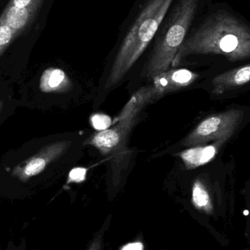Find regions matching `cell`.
Returning <instances> with one entry per match:
<instances>
[{"label": "cell", "mask_w": 250, "mask_h": 250, "mask_svg": "<svg viewBox=\"0 0 250 250\" xmlns=\"http://www.w3.org/2000/svg\"><path fill=\"white\" fill-rule=\"evenodd\" d=\"M195 54H218L230 61L250 57L249 26L231 13L218 12L207 18L179 48L172 67Z\"/></svg>", "instance_id": "obj_1"}, {"label": "cell", "mask_w": 250, "mask_h": 250, "mask_svg": "<svg viewBox=\"0 0 250 250\" xmlns=\"http://www.w3.org/2000/svg\"><path fill=\"white\" fill-rule=\"evenodd\" d=\"M173 0H147L125 37L106 83L107 89L115 86L133 67L159 29Z\"/></svg>", "instance_id": "obj_2"}, {"label": "cell", "mask_w": 250, "mask_h": 250, "mask_svg": "<svg viewBox=\"0 0 250 250\" xmlns=\"http://www.w3.org/2000/svg\"><path fill=\"white\" fill-rule=\"evenodd\" d=\"M199 0H178L159 35L147 65L148 79L171 67L181 45L186 39L198 10Z\"/></svg>", "instance_id": "obj_3"}, {"label": "cell", "mask_w": 250, "mask_h": 250, "mask_svg": "<svg viewBox=\"0 0 250 250\" xmlns=\"http://www.w3.org/2000/svg\"><path fill=\"white\" fill-rule=\"evenodd\" d=\"M243 116L244 111L237 108L210 116L189 134L183 141V145L194 147L213 141L226 142L239 127Z\"/></svg>", "instance_id": "obj_4"}, {"label": "cell", "mask_w": 250, "mask_h": 250, "mask_svg": "<svg viewBox=\"0 0 250 250\" xmlns=\"http://www.w3.org/2000/svg\"><path fill=\"white\" fill-rule=\"evenodd\" d=\"M71 144L72 141L64 140L45 146L35 155L18 165L12 171V175L22 182H26L42 173L50 163L61 157Z\"/></svg>", "instance_id": "obj_5"}, {"label": "cell", "mask_w": 250, "mask_h": 250, "mask_svg": "<svg viewBox=\"0 0 250 250\" xmlns=\"http://www.w3.org/2000/svg\"><path fill=\"white\" fill-rule=\"evenodd\" d=\"M44 2V0H10L0 16V22L10 26L19 38L31 27Z\"/></svg>", "instance_id": "obj_6"}, {"label": "cell", "mask_w": 250, "mask_h": 250, "mask_svg": "<svg viewBox=\"0 0 250 250\" xmlns=\"http://www.w3.org/2000/svg\"><path fill=\"white\" fill-rule=\"evenodd\" d=\"M136 118L127 119L117 123L112 128L94 134L85 144L96 148L103 155L114 149L126 138L135 124Z\"/></svg>", "instance_id": "obj_7"}, {"label": "cell", "mask_w": 250, "mask_h": 250, "mask_svg": "<svg viewBox=\"0 0 250 250\" xmlns=\"http://www.w3.org/2000/svg\"><path fill=\"white\" fill-rule=\"evenodd\" d=\"M198 78V74L187 69H173L154 76L153 86L159 98L189 86Z\"/></svg>", "instance_id": "obj_8"}, {"label": "cell", "mask_w": 250, "mask_h": 250, "mask_svg": "<svg viewBox=\"0 0 250 250\" xmlns=\"http://www.w3.org/2000/svg\"><path fill=\"white\" fill-rule=\"evenodd\" d=\"M225 141H217L211 144L198 146L184 150L179 154V157L188 170L197 168L212 161L219 149Z\"/></svg>", "instance_id": "obj_9"}, {"label": "cell", "mask_w": 250, "mask_h": 250, "mask_svg": "<svg viewBox=\"0 0 250 250\" xmlns=\"http://www.w3.org/2000/svg\"><path fill=\"white\" fill-rule=\"evenodd\" d=\"M250 78L249 64L225 72L213 79V93L221 95L229 89L243 86L249 83Z\"/></svg>", "instance_id": "obj_10"}, {"label": "cell", "mask_w": 250, "mask_h": 250, "mask_svg": "<svg viewBox=\"0 0 250 250\" xmlns=\"http://www.w3.org/2000/svg\"><path fill=\"white\" fill-rule=\"evenodd\" d=\"M156 98H157V95L154 86H149L141 88L132 95L129 102L120 111V114L113 120V125L127 119L136 118L144 106Z\"/></svg>", "instance_id": "obj_11"}, {"label": "cell", "mask_w": 250, "mask_h": 250, "mask_svg": "<svg viewBox=\"0 0 250 250\" xmlns=\"http://www.w3.org/2000/svg\"><path fill=\"white\" fill-rule=\"evenodd\" d=\"M73 87L67 73L62 69L49 67L43 72L40 79V89L44 93H65Z\"/></svg>", "instance_id": "obj_12"}, {"label": "cell", "mask_w": 250, "mask_h": 250, "mask_svg": "<svg viewBox=\"0 0 250 250\" xmlns=\"http://www.w3.org/2000/svg\"><path fill=\"white\" fill-rule=\"evenodd\" d=\"M192 201L197 207L208 208L211 206L208 191L201 181L197 179L192 188Z\"/></svg>", "instance_id": "obj_13"}, {"label": "cell", "mask_w": 250, "mask_h": 250, "mask_svg": "<svg viewBox=\"0 0 250 250\" xmlns=\"http://www.w3.org/2000/svg\"><path fill=\"white\" fill-rule=\"evenodd\" d=\"M14 31L2 22H0V57L17 38Z\"/></svg>", "instance_id": "obj_14"}, {"label": "cell", "mask_w": 250, "mask_h": 250, "mask_svg": "<svg viewBox=\"0 0 250 250\" xmlns=\"http://www.w3.org/2000/svg\"><path fill=\"white\" fill-rule=\"evenodd\" d=\"M113 119L104 114H94L90 118V123L94 129L100 131L106 130L113 126Z\"/></svg>", "instance_id": "obj_15"}, {"label": "cell", "mask_w": 250, "mask_h": 250, "mask_svg": "<svg viewBox=\"0 0 250 250\" xmlns=\"http://www.w3.org/2000/svg\"><path fill=\"white\" fill-rule=\"evenodd\" d=\"M88 169L84 167H73L70 170L68 176L67 184H80L86 180Z\"/></svg>", "instance_id": "obj_16"}, {"label": "cell", "mask_w": 250, "mask_h": 250, "mask_svg": "<svg viewBox=\"0 0 250 250\" xmlns=\"http://www.w3.org/2000/svg\"><path fill=\"white\" fill-rule=\"evenodd\" d=\"M144 246L141 242L128 244L123 247L121 250H143Z\"/></svg>", "instance_id": "obj_17"}, {"label": "cell", "mask_w": 250, "mask_h": 250, "mask_svg": "<svg viewBox=\"0 0 250 250\" xmlns=\"http://www.w3.org/2000/svg\"><path fill=\"white\" fill-rule=\"evenodd\" d=\"M3 105H4V101H0V112L2 110Z\"/></svg>", "instance_id": "obj_18"}, {"label": "cell", "mask_w": 250, "mask_h": 250, "mask_svg": "<svg viewBox=\"0 0 250 250\" xmlns=\"http://www.w3.org/2000/svg\"><path fill=\"white\" fill-rule=\"evenodd\" d=\"M244 214H245V216H248V214H249V211H248V210H245V211H244Z\"/></svg>", "instance_id": "obj_19"}]
</instances>
